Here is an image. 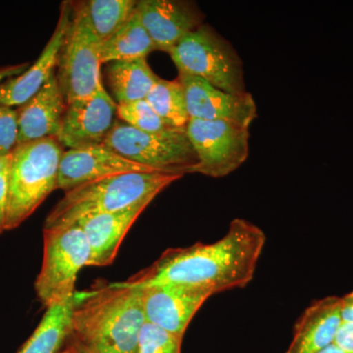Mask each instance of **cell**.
<instances>
[{
	"mask_svg": "<svg viewBox=\"0 0 353 353\" xmlns=\"http://www.w3.org/2000/svg\"><path fill=\"white\" fill-rule=\"evenodd\" d=\"M72 7L71 25L57 74L67 105L92 97L102 81L99 41L88 21L85 1H72Z\"/></svg>",
	"mask_w": 353,
	"mask_h": 353,
	"instance_id": "ba28073f",
	"label": "cell"
},
{
	"mask_svg": "<svg viewBox=\"0 0 353 353\" xmlns=\"http://www.w3.org/2000/svg\"><path fill=\"white\" fill-rule=\"evenodd\" d=\"M19 127L15 108L0 105V154L9 155L18 145Z\"/></svg>",
	"mask_w": 353,
	"mask_h": 353,
	"instance_id": "484cf974",
	"label": "cell"
},
{
	"mask_svg": "<svg viewBox=\"0 0 353 353\" xmlns=\"http://www.w3.org/2000/svg\"><path fill=\"white\" fill-rule=\"evenodd\" d=\"M316 353H352L348 352L347 350H343V348L336 345V343H332L328 347L323 348L322 350Z\"/></svg>",
	"mask_w": 353,
	"mask_h": 353,
	"instance_id": "4dcf8cb0",
	"label": "cell"
},
{
	"mask_svg": "<svg viewBox=\"0 0 353 353\" xmlns=\"http://www.w3.org/2000/svg\"><path fill=\"white\" fill-rule=\"evenodd\" d=\"M132 172L154 171L129 161L103 145L68 150L60 160L57 190L66 192L101 179Z\"/></svg>",
	"mask_w": 353,
	"mask_h": 353,
	"instance_id": "9a60e30c",
	"label": "cell"
},
{
	"mask_svg": "<svg viewBox=\"0 0 353 353\" xmlns=\"http://www.w3.org/2000/svg\"><path fill=\"white\" fill-rule=\"evenodd\" d=\"M181 178L158 172H132L80 185L65 192L46 217L43 230L70 226L88 216L116 212L139 202L153 201Z\"/></svg>",
	"mask_w": 353,
	"mask_h": 353,
	"instance_id": "3957f363",
	"label": "cell"
},
{
	"mask_svg": "<svg viewBox=\"0 0 353 353\" xmlns=\"http://www.w3.org/2000/svg\"><path fill=\"white\" fill-rule=\"evenodd\" d=\"M72 11V1H64L55 31L37 61L20 76L7 79L0 83V105L19 108L38 94L51 77L55 75L71 25Z\"/></svg>",
	"mask_w": 353,
	"mask_h": 353,
	"instance_id": "5bb4252c",
	"label": "cell"
},
{
	"mask_svg": "<svg viewBox=\"0 0 353 353\" xmlns=\"http://www.w3.org/2000/svg\"><path fill=\"white\" fill-rule=\"evenodd\" d=\"M265 243L262 229L236 218L226 234L215 243L169 248L152 266L122 283L139 289L154 285H187L212 296L245 288L254 277Z\"/></svg>",
	"mask_w": 353,
	"mask_h": 353,
	"instance_id": "6da1fadb",
	"label": "cell"
},
{
	"mask_svg": "<svg viewBox=\"0 0 353 353\" xmlns=\"http://www.w3.org/2000/svg\"><path fill=\"white\" fill-rule=\"evenodd\" d=\"M145 322L139 288L120 282L76 292L72 336L82 353H137Z\"/></svg>",
	"mask_w": 353,
	"mask_h": 353,
	"instance_id": "7a4b0ae2",
	"label": "cell"
},
{
	"mask_svg": "<svg viewBox=\"0 0 353 353\" xmlns=\"http://www.w3.org/2000/svg\"><path fill=\"white\" fill-rule=\"evenodd\" d=\"M152 201L139 202L116 212L88 216L77 221L75 224L83 230L90 246L88 266L104 267L112 263L128 232Z\"/></svg>",
	"mask_w": 353,
	"mask_h": 353,
	"instance_id": "2e32d148",
	"label": "cell"
},
{
	"mask_svg": "<svg viewBox=\"0 0 353 353\" xmlns=\"http://www.w3.org/2000/svg\"><path fill=\"white\" fill-rule=\"evenodd\" d=\"M185 90L190 119L231 121L250 128L257 118L256 103L250 92L234 94L197 77L179 74Z\"/></svg>",
	"mask_w": 353,
	"mask_h": 353,
	"instance_id": "8fae6325",
	"label": "cell"
},
{
	"mask_svg": "<svg viewBox=\"0 0 353 353\" xmlns=\"http://www.w3.org/2000/svg\"><path fill=\"white\" fill-rule=\"evenodd\" d=\"M11 158V157H10ZM9 165L0 174V234L6 231L7 199H8Z\"/></svg>",
	"mask_w": 353,
	"mask_h": 353,
	"instance_id": "4316f807",
	"label": "cell"
},
{
	"mask_svg": "<svg viewBox=\"0 0 353 353\" xmlns=\"http://www.w3.org/2000/svg\"><path fill=\"white\" fill-rule=\"evenodd\" d=\"M169 54L179 74L197 77L230 94H245L243 61L210 26L203 24L190 32Z\"/></svg>",
	"mask_w": 353,
	"mask_h": 353,
	"instance_id": "8992f818",
	"label": "cell"
},
{
	"mask_svg": "<svg viewBox=\"0 0 353 353\" xmlns=\"http://www.w3.org/2000/svg\"><path fill=\"white\" fill-rule=\"evenodd\" d=\"M105 72L109 88L117 104L145 99L159 80L146 58L110 62Z\"/></svg>",
	"mask_w": 353,
	"mask_h": 353,
	"instance_id": "d6986e66",
	"label": "cell"
},
{
	"mask_svg": "<svg viewBox=\"0 0 353 353\" xmlns=\"http://www.w3.org/2000/svg\"><path fill=\"white\" fill-rule=\"evenodd\" d=\"M76 296V294H75ZM75 296L69 301L46 309L36 331L19 353H57L72 336V316Z\"/></svg>",
	"mask_w": 353,
	"mask_h": 353,
	"instance_id": "ffe728a7",
	"label": "cell"
},
{
	"mask_svg": "<svg viewBox=\"0 0 353 353\" xmlns=\"http://www.w3.org/2000/svg\"><path fill=\"white\" fill-rule=\"evenodd\" d=\"M117 116L121 122L139 131L157 132L174 129L157 115L145 99L117 104Z\"/></svg>",
	"mask_w": 353,
	"mask_h": 353,
	"instance_id": "cb8c5ba5",
	"label": "cell"
},
{
	"mask_svg": "<svg viewBox=\"0 0 353 353\" xmlns=\"http://www.w3.org/2000/svg\"><path fill=\"white\" fill-rule=\"evenodd\" d=\"M60 353H82V352H81V350H79V347L73 343V345H70L69 347H67L66 350Z\"/></svg>",
	"mask_w": 353,
	"mask_h": 353,
	"instance_id": "d6a6232c",
	"label": "cell"
},
{
	"mask_svg": "<svg viewBox=\"0 0 353 353\" xmlns=\"http://www.w3.org/2000/svg\"><path fill=\"white\" fill-rule=\"evenodd\" d=\"M30 66H31L30 63H21L0 67V83L4 82L7 79L20 76L21 74L24 73L26 70L29 68Z\"/></svg>",
	"mask_w": 353,
	"mask_h": 353,
	"instance_id": "f1b7e54d",
	"label": "cell"
},
{
	"mask_svg": "<svg viewBox=\"0 0 353 353\" xmlns=\"http://www.w3.org/2000/svg\"><path fill=\"white\" fill-rule=\"evenodd\" d=\"M340 296H329L306 308L297 320L294 338L285 353H316L334 343L340 329Z\"/></svg>",
	"mask_w": 353,
	"mask_h": 353,
	"instance_id": "ac0fdd59",
	"label": "cell"
},
{
	"mask_svg": "<svg viewBox=\"0 0 353 353\" xmlns=\"http://www.w3.org/2000/svg\"><path fill=\"white\" fill-rule=\"evenodd\" d=\"M334 343L343 350L353 353V323H341Z\"/></svg>",
	"mask_w": 353,
	"mask_h": 353,
	"instance_id": "83f0119b",
	"label": "cell"
},
{
	"mask_svg": "<svg viewBox=\"0 0 353 353\" xmlns=\"http://www.w3.org/2000/svg\"><path fill=\"white\" fill-rule=\"evenodd\" d=\"M63 152L52 138L18 145L11 152L6 231L19 227L57 190Z\"/></svg>",
	"mask_w": 353,
	"mask_h": 353,
	"instance_id": "277c9868",
	"label": "cell"
},
{
	"mask_svg": "<svg viewBox=\"0 0 353 353\" xmlns=\"http://www.w3.org/2000/svg\"><path fill=\"white\" fill-rule=\"evenodd\" d=\"M136 11L155 50L167 53L203 25L205 18L196 3L183 0H141Z\"/></svg>",
	"mask_w": 353,
	"mask_h": 353,
	"instance_id": "7c38bea8",
	"label": "cell"
},
{
	"mask_svg": "<svg viewBox=\"0 0 353 353\" xmlns=\"http://www.w3.org/2000/svg\"><path fill=\"white\" fill-rule=\"evenodd\" d=\"M183 338L145 322L139 333L137 353H182Z\"/></svg>",
	"mask_w": 353,
	"mask_h": 353,
	"instance_id": "d4e9b609",
	"label": "cell"
},
{
	"mask_svg": "<svg viewBox=\"0 0 353 353\" xmlns=\"http://www.w3.org/2000/svg\"><path fill=\"white\" fill-rule=\"evenodd\" d=\"M134 0H90L85 1L88 21L99 43L120 30L136 12Z\"/></svg>",
	"mask_w": 353,
	"mask_h": 353,
	"instance_id": "603a6c76",
	"label": "cell"
},
{
	"mask_svg": "<svg viewBox=\"0 0 353 353\" xmlns=\"http://www.w3.org/2000/svg\"><path fill=\"white\" fill-rule=\"evenodd\" d=\"M341 301L343 322L353 323V290L341 296Z\"/></svg>",
	"mask_w": 353,
	"mask_h": 353,
	"instance_id": "f546056e",
	"label": "cell"
},
{
	"mask_svg": "<svg viewBox=\"0 0 353 353\" xmlns=\"http://www.w3.org/2000/svg\"><path fill=\"white\" fill-rule=\"evenodd\" d=\"M145 101L157 115L174 129H185L190 121L182 83L175 81L159 80L148 92Z\"/></svg>",
	"mask_w": 353,
	"mask_h": 353,
	"instance_id": "7402d4cb",
	"label": "cell"
},
{
	"mask_svg": "<svg viewBox=\"0 0 353 353\" xmlns=\"http://www.w3.org/2000/svg\"><path fill=\"white\" fill-rule=\"evenodd\" d=\"M11 154L9 155H1L0 154V174L6 168L7 164L10 161Z\"/></svg>",
	"mask_w": 353,
	"mask_h": 353,
	"instance_id": "1f68e13d",
	"label": "cell"
},
{
	"mask_svg": "<svg viewBox=\"0 0 353 353\" xmlns=\"http://www.w3.org/2000/svg\"><path fill=\"white\" fill-rule=\"evenodd\" d=\"M145 321L183 338L192 318L205 303L210 292L180 285L141 288Z\"/></svg>",
	"mask_w": 353,
	"mask_h": 353,
	"instance_id": "4fadbf2b",
	"label": "cell"
},
{
	"mask_svg": "<svg viewBox=\"0 0 353 353\" xmlns=\"http://www.w3.org/2000/svg\"><path fill=\"white\" fill-rule=\"evenodd\" d=\"M90 250L83 230L77 224L43 230V260L34 284L46 309L75 296L79 272L88 266Z\"/></svg>",
	"mask_w": 353,
	"mask_h": 353,
	"instance_id": "52a82bcc",
	"label": "cell"
},
{
	"mask_svg": "<svg viewBox=\"0 0 353 353\" xmlns=\"http://www.w3.org/2000/svg\"><path fill=\"white\" fill-rule=\"evenodd\" d=\"M103 146L129 161L169 175L194 174L199 164L185 128L146 132L116 121Z\"/></svg>",
	"mask_w": 353,
	"mask_h": 353,
	"instance_id": "5b68a950",
	"label": "cell"
},
{
	"mask_svg": "<svg viewBox=\"0 0 353 353\" xmlns=\"http://www.w3.org/2000/svg\"><path fill=\"white\" fill-rule=\"evenodd\" d=\"M154 50H157L154 44L136 11L131 19L113 36L99 43V61L103 64L146 58Z\"/></svg>",
	"mask_w": 353,
	"mask_h": 353,
	"instance_id": "44dd1931",
	"label": "cell"
},
{
	"mask_svg": "<svg viewBox=\"0 0 353 353\" xmlns=\"http://www.w3.org/2000/svg\"><path fill=\"white\" fill-rule=\"evenodd\" d=\"M250 128L231 121L190 119L185 127L199 164L194 173L223 178L245 163Z\"/></svg>",
	"mask_w": 353,
	"mask_h": 353,
	"instance_id": "9c48e42d",
	"label": "cell"
},
{
	"mask_svg": "<svg viewBox=\"0 0 353 353\" xmlns=\"http://www.w3.org/2000/svg\"><path fill=\"white\" fill-rule=\"evenodd\" d=\"M116 117L117 103L101 81L92 97L67 105L58 141L68 150L103 145Z\"/></svg>",
	"mask_w": 353,
	"mask_h": 353,
	"instance_id": "30bf717a",
	"label": "cell"
},
{
	"mask_svg": "<svg viewBox=\"0 0 353 353\" xmlns=\"http://www.w3.org/2000/svg\"><path fill=\"white\" fill-rule=\"evenodd\" d=\"M66 109V99L55 74L38 94L16 108L19 127L18 145L39 139H57Z\"/></svg>",
	"mask_w": 353,
	"mask_h": 353,
	"instance_id": "e0dca14e",
	"label": "cell"
}]
</instances>
